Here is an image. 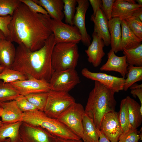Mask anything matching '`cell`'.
I'll return each mask as SVG.
<instances>
[{
	"label": "cell",
	"mask_w": 142,
	"mask_h": 142,
	"mask_svg": "<svg viewBox=\"0 0 142 142\" xmlns=\"http://www.w3.org/2000/svg\"><path fill=\"white\" fill-rule=\"evenodd\" d=\"M118 142H119V141H118Z\"/></svg>",
	"instance_id": "52"
},
{
	"label": "cell",
	"mask_w": 142,
	"mask_h": 142,
	"mask_svg": "<svg viewBox=\"0 0 142 142\" xmlns=\"http://www.w3.org/2000/svg\"><path fill=\"white\" fill-rule=\"evenodd\" d=\"M115 0H102L101 9L103 12L108 21L112 18V12Z\"/></svg>",
	"instance_id": "40"
},
{
	"label": "cell",
	"mask_w": 142,
	"mask_h": 142,
	"mask_svg": "<svg viewBox=\"0 0 142 142\" xmlns=\"http://www.w3.org/2000/svg\"><path fill=\"white\" fill-rule=\"evenodd\" d=\"M10 140L9 139L7 141H5V142H10Z\"/></svg>",
	"instance_id": "51"
},
{
	"label": "cell",
	"mask_w": 142,
	"mask_h": 142,
	"mask_svg": "<svg viewBox=\"0 0 142 142\" xmlns=\"http://www.w3.org/2000/svg\"><path fill=\"white\" fill-rule=\"evenodd\" d=\"M84 109L80 104L75 103L57 119L80 139L83 135L82 121Z\"/></svg>",
	"instance_id": "9"
},
{
	"label": "cell",
	"mask_w": 142,
	"mask_h": 142,
	"mask_svg": "<svg viewBox=\"0 0 142 142\" xmlns=\"http://www.w3.org/2000/svg\"><path fill=\"white\" fill-rule=\"evenodd\" d=\"M83 135L82 139L84 142H98V130L93 120L85 114L82 121Z\"/></svg>",
	"instance_id": "26"
},
{
	"label": "cell",
	"mask_w": 142,
	"mask_h": 142,
	"mask_svg": "<svg viewBox=\"0 0 142 142\" xmlns=\"http://www.w3.org/2000/svg\"><path fill=\"white\" fill-rule=\"evenodd\" d=\"M107 62L100 67V70L117 72L122 77L125 78L128 73L127 68L129 66L126 56H117L111 49L107 53Z\"/></svg>",
	"instance_id": "16"
},
{
	"label": "cell",
	"mask_w": 142,
	"mask_h": 142,
	"mask_svg": "<svg viewBox=\"0 0 142 142\" xmlns=\"http://www.w3.org/2000/svg\"><path fill=\"white\" fill-rule=\"evenodd\" d=\"M122 20L119 18H114L108 21V28L110 37V45L111 49L115 53L121 51V24Z\"/></svg>",
	"instance_id": "24"
},
{
	"label": "cell",
	"mask_w": 142,
	"mask_h": 142,
	"mask_svg": "<svg viewBox=\"0 0 142 142\" xmlns=\"http://www.w3.org/2000/svg\"><path fill=\"white\" fill-rule=\"evenodd\" d=\"M43 7L50 17L54 19L62 21L64 17V3L63 0H33Z\"/></svg>",
	"instance_id": "20"
},
{
	"label": "cell",
	"mask_w": 142,
	"mask_h": 142,
	"mask_svg": "<svg viewBox=\"0 0 142 142\" xmlns=\"http://www.w3.org/2000/svg\"><path fill=\"white\" fill-rule=\"evenodd\" d=\"M12 17L9 26V41L22 44L32 51L42 47L53 33L49 16L34 13L22 3Z\"/></svg>",
	"instance_id": "1"
},
{
	"label": "cell",
	"mask_w": 142,
	"mask_h": 142,
	"mask_svg": "<svg viewBox=\"0 0 142 142\" xmlns=\"http://www.w3.org/2000/svg\"><path fill=\"white\" fill-rule=\"evenodd\" d=\"M12 17L8 16L5 17L0 16V30L3 33L6 38L9 41L10 32L9 26L12 19Z\"/></svg>",
	"instance_id": "38"
},
{
	"label": "cell",
	"mask_w": 142,
	"mask_h": 142,
	"mask_svg": "<svg viewBox=\"0 0 142 142\" xmlns=\"http://www.w3.org/2000/svg\"><path fill=\"white\" fill-rule=\"evenodd\" d=\"M77 6L73 20V25L79 29L81 36V41L83 44L88 47L90 44L91 38L88 33L85 25L86 13L89 3L88 0H77Z\"/></svg>",
	"instance_id": "14"
},
{
	"label": "cell",
	"mask_w": 142,
	"mask_h": 142,
	"mask_svg": "<svg viewBox=\"0 0 142 142\" xmlns=\"http://www.w3.org/2000/svg\"><path fill=\"white\" fill-rule=\"evenodd\" d=\"M2 111V107L0 103V117H1V113ZM3 123L2 121L0 120V127L2 126L3 124Z\"/></svg>",
	"instance_id": "47"
},
{
	"label": "cell",
	"mask_w": 142,
	"mask_h": 142,
	"mask_svg": "<svg viewBox=\"0 0 142 142\" xmlns=\"http://www.w3.org/2000/svg\"><path fill=\"white\" fill-rule=\"evenodd\" d=\"M139 132L137 129L131 128L120 135L118 141L119 142H139L140 139L139 134Z\"/></svg>",
	"instance_id": "37"
},
{
	"label": "cell",
	"mask_w": 142,
	"mask_h": 142,
	"mask_svg": "<svg viewBox=\"0 0 142 142\" xmlns=\"http://www.w3.org/2000/svg\"><path fill=\"white\" fill-rule=\"evenodd\" d=\"M75 103L68 92L50 90L43 112L48 117L57 119Z\"/></svg>",
	"instance_id": "6"
},
{
	"label": "cell",
	"mask_w": 142,
	"mask_h": 142,
	"mask_svg": "<svg viewBox=\"0 0 142 142\" xmlns=\"http://www.w3.org/2000/svg\"><path fill=\"white\" fill-rule=\"evenodd\" d=\"M28 79L22 73L11 68H5L0 73V80L4 83H11L18 80Z\"/></svg>",
	"instance_id": "30"
},
{
	"label": "cell",
	"mask_w": 142,
	"mask_h": 142,
	"mask_svg": "<svg viewBox=\"0 0 142 142\" xmlns=\"http://www.w3.org/2000/svg\"><path fill=\"white\" fill-rule=\"evenodd\" d=\"M10 83L18 91L20 95L24 96L32 93L48 92L50 90L49 82L44 80L32 77Z\"/></svg>",
	"instance_id": "13"
},
{
	"label": "cell",
	"mask_w": 142,
	"mask_h": 142,
	"mask_svg": "<svg viewBox=\"0 0 142 142\" xmlns=\"http://www.w3.org/2000/svg\"><path fill=\"white\" fill-rule=\"evenodd\" d=\"M89 2L91 4L93 10V16H95L99 9H101L102 3L101 0H89Z\"/></svg>",
	"instance_id": "41"
},
{
	"label": "cell",
	"mask_w": 142,
	"mask_h": 142,
	"mask_svg": "<svg viewBox=\"0 0 142 142\" xmlns=\"http://www.w3.org/2000/svg\"><path fill=\"white\" fill-rule=\"evenodd\" d=\"M6 38L5 37L3 32L0 30V39Z\"/></svg>",
	"instance_id": "48"
},
{
	"label": "cell",
	"mask_w": 142,
	"mask_h": 142,
	"mask_svg": "<svg viewBox=\"0 0 142 142\" xmlns=\"http://www.w3.org/2000/svg\"><path fill=\"white\" fill-rule=\"evenodd\" d=\"M0 103L2 107L1 121L3 123L22 121L23 113L18 107L15 100Z\"/></svg>",
	"instance_id": "19"
},
{
	"label": "cell",
	"mask_w": 142,
	"mask_h": 142,
	"mask_svg": "<svg viewBox=\"0 0 142 142\" xmlns=\"http://www.w3.org/2000/svg\"><path fill=\"white\" fill-rule=\"evenodd\" d=\"M19 134L22 142H56V137L45 129L23 121Z\"/></svg>",
	"instance_id": "10"
},
{
	"label": "cell",
	"mask_w": 142,
	"mask_h": 142,
	"mask_svg": "<svg viewBox=\"0 0 142 142\" xmlns=\"http://www.w3.org/2000/svg\"><path fill=\"white\" fill-rule=\"evenodd\" d=\"M64 5L63 13L66 24L73 25V20L76 11L77 0H63Z\"/></svg>",
	"instance_id": "34"
},
{
	"label": "cell",
	"mask_w": 142,
	"mask_h": 142,
	"mask_svg": "<svg viewBox=\"0 0 142 142\" xmlns=\"http://www.w3.org/2000/svg\"><path fill=\"white\" fill-rule=\"evenodd\" d=\"M21 2L20 0H0V16H12Z\"/></svg>",
	"instance_id": "33"
},
{
	"label": "cell",
	"mask_w": 142,
	"mask_h": 142,
	"mask_svg": "<svg viewBox=\"0 0 142 142\" xmlns=\"http://www.w3.org/2000/svg\"><path fill=\"white\" fill-rule=\"evenodd\" d=\"M22 121L40 126L56 137L65 139H80L68 127L57 119L50 118L43 112L38 110L23 113Z\"/></svg>",
	"instance_id": "4"
},
{
	"label": "cell",
	"mask_w": 142,
	"mask_h": 142,
	"mask_svg": "<svg viewBox=\"0 0 142 142\" xmlns=\"http://www.w3.org/2000/svg\"><path fill=\"white\" fill-rule=\"evenodd\" d=\"M125 21L131 30L137 37L142 40V22L137 17L133 16Z\"/></svg>",
	"instance_id": "35"
},
{
	"label": "cell",
	"mask_w": 142,
	"mask_h": 142,
	"mask_svg": "<svg viewBox=\"0 0 142 142\" xmlns=\"http://www.w3.org/2000/svg\"><path fill=\"white\" fill-rule=\"evenodd\" d=\"M20 0L34 13L48 15L47 12L43 7L35 2L33 0Z\"/></svg>",
	"instance_id": "39"
},
{
	"label": "cell",
	"mask_w": 142,
	"mask_h": 142,
	"mask_svg": "<svg viewBox=\"0 0 142 142\" xmlns=\"http://www.w3.org/2000/svg\"><path fill=\"white\" fill-rule=\"evenodd\" d=\"M111 142H118L123 133L118 113L114 111L106 114L102 118L100 130Z\"/></svg>",
	"instance_id": "11"
},
{
	"label": "cell",
	"mask_w": 142,
	"mask_h": 142,
	"mask_svg": "<svg viewBox=\"0 0 142 142\" xmlns=\"http://www.w3.org/2000/svg\"><path fill=\"white\" fill-rule=\"evenodd\" d=\"M50 27L56 44L73 42L78 44L81 41V36L75 26L65 23L51 18Z\"/></svg>",
	"instance_id": "8"
},
{
	"label": "cell",
	"mask_w": 142,
	"mask_h": 142,
	"mask_svg": "<svg viewBox=\"0 0 142 142\" xmlns=\"http://www.w3.org/2000/svg\"><path fill=\"white\" fill-rule=\"evenodd\" d=\"M22 121L3 123L0 127V142H22L19 134V129Z\"/></svg>",
	"instance_id": "22"
},
{
	"label": "cell",
	"mask_w": 142,
	"mask_h": 142,
	"mask_svg": "<svg viewBox=\"0 0 142 142\" xmlns=\"http://www.w3.org/2000/svg\"><path fill=\"white\" fill-rule=\"evenodd\" d=\"M129 123L131 128L137 129L141 124L142 114L139 103L129 96L125 98Z\"/></svg>",
	"instance_id": "25"
},
{
	"label": "cell",
	"mask_w": 142,
	"mask_h": 142,
	"mask_svg": "<svg viewBox=\"0 0 142 142\" xmlns=\"http://www.w3.org/2000/svg\"><path fill=\"white\" fill-rule=\"evenodd\" d=\"M90 20L94 23V31L103 41L105 46L110 44V37L108 28V21L102 10L99 8L95 16L92 15Z\"/></svg>",
	"instance_id": "15"
},
{
	"label": "cell",
	"mask_w": 142,
	"mask_h": 142,
	"mask_svg": "<svg viewBox=\"0 0 142 142\" xmlns=\"http://www.w3.org/2000/svg\"><path fill=\"white\" fill-rule=\"evenodd\" d=\"M15 100L18 107L23 113L38 110L36 107L27 100L25 96L20 95Z\"/></svg>",
	"instance_id": "36"
},
{
	"label": "cell",
	"mask_w": 142,
	"mask_h": 142,
	"mask_svg": "<svg viewBox=\"0 0 142 142\" xmlns=\"http://www.w3.org/2000/svg\"><path fill=\"white\" fill-rule=\"evenodd\" d=\"M81 73L86 78L98 82L108 87L115 93L123 90L125 80L124 78L115 76L104 73L92 72L86 68L82 70Z\"/></svg>",
	"instance_id": "12"
},
{
	"label": "cell",
	"mask_w": 142,
	"mask_h": 142,
	"mask_svg": "<svg viewBox=\"0 0 142 142\" xmlns=\"http://www.w3.org/2000/svg\"><path fill=\"white\" fill-rule=\"evenodd\" d=\"M80 82L75 69L55 70L49 83L50 90L68 92Z\"/></svg>",
	"instance_id": "7"
},
{
	"label": "cell",
	"mask_w": 142,
	"mask_h": 142,
	"mask_svg": "<svg viewBox=\"0 0 142 142\" xmlns=\"http://www.w3.org/2000/svg\"><path fill=\"white\" fill-rule=\"evenodd\" d=\"M16 49L12 42L6 38L0 39V65L11 68L15 59Z\"/></svg>",
	"instance_id": "21"
},
{
	"label": "cell",
	"mask_w": 142,
	"mask_h": 142,
	"mask_svg": "<svg viewBox=\"0 0 142 142\" xmlns=\"http://www.w3.org/2000/svg\"><path fill=\"white\" fill-rule=\"evenodd\" d=\"M133 16L137 17L142 22V7L140 8L134 13Z\"/></svg>",
	"instance_id": "45"
},
{
	"label": "cell",
	"mask_w": 142,
	"mask_h": 142,
	"mask_svg": "<svg viewBox=\"0 0 142 142\" xmlns=\"http://www.w3.org/2000/svg\"><path fill=\"white\" fill-rule=\"evenodd\" d=\"M4 68V67L0 65V73H1Z\"/></svg>",
	"instance_id": "50"
},
{
	"label": "cell",
	"mask_w": 142,
	"mask_h": 142,
	"mask_svg": "<svg viewBox=\"0 0 142 142\" xmlns=\"http://www.w3.org/2000/svg\"><path fill=\"white\" fill-rule=\"evenodd\" d=\"M136 2H137L138 4L142 6V0H136Z\"/></svg>",
	"instance_id": "49"
},
{
	"label": "cell",
	"mask_w": 142,
	"mask_h": 142,
	"mask_svg": "<svg viewBox=\"0 0 142 142\" xmlns=\"http://www.w3.org/2000/svg\"><path fill=\"white\" fill-rule=\"evenodd\" d=\"M56 142H83L80 139H65L56 137Z\"/></svg>",
	"instance_id": "44"
},
{
	"label": "cell",
	"mask_w": 142,
	"mask_h": 142,
	"mask_svg": "<svg viewBox=\"0 0 142 142\" xmlns=\"http://www.w3.org/2000/svg\"><path fill=\"white\" fill-rule=\"evenodd\" d=\"M123 53L126 58L127 62L129 65L137 67L142 66V44L132 49L123 50Z\"/></svg>",
	"instance_id": "29"
},
{
	"label": "cell",
	"mask_w": 142,
	"mask_h": 142,
	"mask_svg": "<svg viewBox=\"0 0 142 142\" xmlns=\"http://www.w3.org/2000/svg\"><path fill=\"white\" fill-rule=\"evenodd\" d=\"M93 40L88 49L85 50L88 61L94 67L99 66L105 55L103 48L105 46L102 39L94 32L92 33Z\"/></svg>",
	"instance_id": "17"
},
{
	"label": "cell",
	"mask_w": 142,
	"mask_h": 142,
	"mask_svg": "<svg viewBox=\"0 0 142 142\" xmlns=\"http://www.w3.org/2000/svg\"><path fill=\"white\" fill-rule=\"evenodd\" d=\"M48 93V92L32 93L25 96L38 110L43 112L46 103Z\"/></svg>",
	"instance_id": "31"
},
{
	"label": "cell",
	"mask_w": 142,
	"mask_h": 142,
	"mask_svg": "<svg viewBox=\"0 0 142 142\" xmlns=\"http://www.w3.org/2000/svg\"><path fill=\"white\" fill-rule=\"evenodd\" d=\"M115 93L108 87L95 81L94 87L89 94L84 113L93 120L99 130L104 115L115 110L116 104Z\"/></svg>",
	"instance_id": "3"
},
{
	"label": "cell",
	"mask_w": 142,
	"mask_h": 142,
	"mask_svg": "<svg viewBox=\"0 0 142 142\" xmlns=\"http://www.w3.org/2000/svg\"><path fill=\"white\" fill-rule=\"evenodd\" d=\"M142 88V84H138L136 83H135L132 85L129 88L131 89H133L138 88Z\"/></svg>",
	"instance_id": "46"
},
{
	"label": "cell",
	"mask_w": 142,
	"mask_h": 142,
	"mask_svg": "<svg viewBox=\"0 0 142 142\" xmlns=\"http://www.w3.org/2000/svg\"><path fill=\"white\" fill-rule=\"evenodd\" d=\"M119 120L123 133H125L131 128L128 118L127 106L125 98L121 101L120 110L118 113Z\"/></svg>",
	"instance_id": "32"
},
{
	"label": "cell",
	"mask_w": 142,
	"mask_h": 142,
	"mask_svg": "<svg viewBox=\"0 0 142 142\" xmlns=\"http://www.w3.org/2000/svg\"><path fill=\"white\" fill-rule=\"evenodd\" d=\"M121 25V51H123L124 49H130L135 48L141 44L142 40L137 37L131 30L125 20H122Z\"/></svg>",
	"instance_id": "23"
},
{
	"label": "cell",
	"mask_w": 142,
	"mask_h": 142,
	"mask_svg": "<svg viewBox=\"0 0 142 142\" xmlns=\"http://www.w3.org/2000/svg\"><path fill=\"white\" fill-rule=\"evenodd\" d=\"M79 57L77 44L73 42L56 44L52 55V64L55 71L75 69Z\"/></svg>",
	"instance_id": "5"
},
{
	"label": "cell",
	"mask_w": 142,
	"mask_h": 142,
	"mask_svg": "<svg viewBox=\"0 0 142 142\" xmlns=\"http://www.w3.org/2000/svg\"><path fill=\"white\" fill-rule=\"evenodd\" d=\"M55 44L52 33L44 46L38 50L32 51L22 44L18 45L11 69L21 72L28 79L32 77L49 82L55 71L52 65L51 58Z\"/></svg>",
	"instance_id": "2"
},
{
	"label": "cell",
	"mask_w": 142,
	"mask_h": 142,
	"mask_svg": "<svg viewBox=\"0 0 142 142\" xmlns=\"http://www.w3.org/2000/svg\"><path fill=\"white\" fill-rule=\"evenodd\" d=\"M130 93L134 97H138L141 103L140 107L142 108V88L131 89Z\"/></svg>",
	"instance_id": "42"
},
{
	"label": "cell",
	"mask_w": 142,
	"mask_h": 142,
	"mask_svg": "<svg viewBox=\"0 0 142 142\" xmlns=\"http://www.w3.org/2000/svg\"><path fill=\"white\" fill-rule=\"evenodd\" d=\"M127 78L125 79L123 90L127 91L136 82L142 80V66L129 65L127 68Z\"/></svg>",
	"instance_id": "27"
},
{
	"label": "cell",
	"mask_w": 142,
	"mask_h": 142,
	"mask_svg": "<svg viewBox=\"0 0 142 142\" xmlns=\"http://www.w3.org/2000/svg\"><path fill=\"white\" fill-rule=\"evenodd\" d=\"M98 133L99 138L98 142H111L101 131L98 130Z\"/></svg>",
	"instance_id": "43"
},
{
	"label": "cell",
	"mask_w": 142,
	"mask_h": 142,
	"mask_svg": "<svg viewBox=\"0 0 142 142\" xmlns=\"http://www.w3.org/2000/svg\"><path fill=\"white\" fill-rule=\"evenodd\" d=\"M142 6L138 3L129 2L127 0H116L113 3L112 17L119 18L125 20L133 16L135 12Z\"/></svg>",
	"instance_id": "18"
},
{
	"label": "cell",
	"mask_w": 142,
	"mask_h": 142,
	"mask_svg": "<svg viewBox=\"0 0 142 142\" xmlns=\"http://www.w3.org/2000/svg\"><path fill=\"white\" fill-rule=\"evenodd\" d=\"M20 95L18 91L10 83L0 80V102L15 100Z\"/></svg>",
	"instance_id": "28"
}]
</instances>
